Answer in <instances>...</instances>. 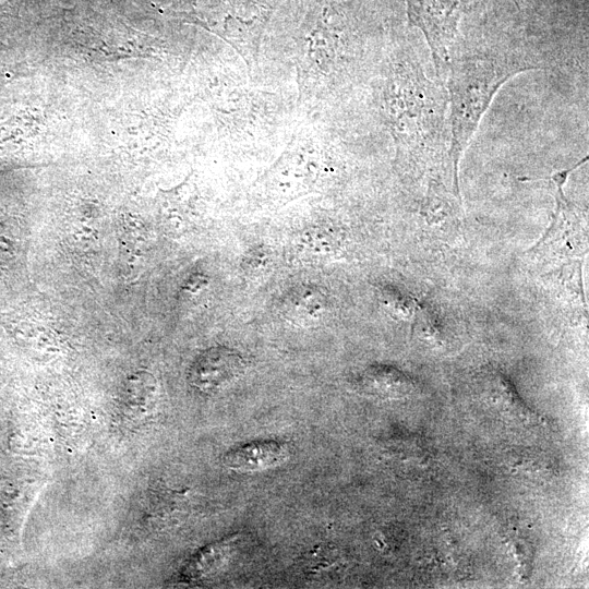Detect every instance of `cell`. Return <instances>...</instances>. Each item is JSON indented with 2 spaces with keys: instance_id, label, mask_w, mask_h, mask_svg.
<instances>
[{
  "instance_id": "cell-10",
  "label": "cell",
  "mask_w": 589,
  "mask_h": 589,
  "mask_svg": "<svg viewBox=\"0 0 589 589\" xmlns=\"http://www.w3.org/2000/svg\"><path fill=\"white\" fill-rule=\"evenodd\" d=\"M484 389L489 399L501 411L518 419L531 418L529 409L521 401L513 385L500 373H489L484 378Z\"/></svg>"
},
{
  "instance_id": "cell-2",
  "label": "cell",
  "mask_w": 589,
  "mask_h": 589,
  "mask_svg": "<svg viewBox=\"0 0 589 589\" xmlns=\"http://www.w3.org/2000/svg\"><path fill=\"white\" fill-rule=\"evenodd\" d=\"M436 88L412 63L396 62L383 92L392 133L401 148L431 151L442 134L443 112Z\"/></svg>"
},
{
  "instance_id": "cell-3",
  "label": "cell",
  "mask_w": 589,
  "mask_h": 589,
  "mask_svg": "<svg viewBox=\"0 0 589 589\" xmlns=\"http://www.w3.org/2000/svg\"><path fill=\"white\" fill-rule=\"evenodd\" d=\"M281 0H215L201 23L226 40L247 65L257 61L265 29Z\"/></svg>"
},
{
  "instance_id": "cell-1",
  "label": "cell",
  "mask_w": 589,
  "mask_h": 589,
  "mask_svg": "<svg viewBox=\"0 0 589 589\" xmlns=\"http://www.w3.org/2000/svg\"><path fill=\"white\" fill-rule=\"evenodd\" d=\"M533 63L496 48H474L449 56L446 65L450 137L448 157L458 181V164L495 94Z\"/></svg>"
},
{
  "instance_id": "cell-8",
  "label": "cell",
  "mask_w": 589,
  "mask_h": 589,
  "mask_svg": "<svg viewBox=\"0 0 589 589\" xmlns=\"http://www.w3.org/2000/svg\"><path fill=\"white\" fill-rule=\"evenodd\" d=\"M327 301L323 292L312 286H300L289 291L281 303L284 317L300 326H314L323 321Z\"/></svg>"
},
{
  "instance_id": "cell-9",
  "label": "cell",
  "mask_w": 589,
  "mask_h": 589,
  "mask_svg": "<svg viewBox=\"0 0 589 589\" xmlns=\"http://www.w3.org/2000/svg\"><path fill=\"white\" fill-rule=\"evenodd\" d=\"M361 388L381 398H401L413 389L412 381L401 371L388 365H373L360 376Z\"/></svg>"
},
{
  "instance_id": "cell-5",
  "label": "cell",
  "mask_w": 589,
  "mask_h": 589,
  "mask_svg": "<svg viewBox=\"0 0 589 589\" xmlns=\"http://www.w3.org/2000/svg\"><path fill=\"white\" fill-rule=\"evenodd\" d=\"M585 160L587 157L573 168L557 171L549 178L554 187L556 209L551 226L534 247V251L544 252L548 249L552 253L572 255L586 249L587 226L584 213L573 205L563 192L568 173Z\"/></svg>"
},
{
  "instance_id": "cell-4",
  "label": "cell",
  "mask_w": 589,
  "mask_h": 589,
  "mask_svg": "<svg viewBox=\"0 0 589 589\" xmlns=\"http://www.w3.org/2000/svg\"><path fill=\"white\" fill-rule=\"evenodd\" d=\"M480 0H406L409 24L431 49L436 70L447 65L462 14Z\"/></svg>"
},
{
  "instance_id": "cell-11",
  "label": "cell",
  "mask_w": 589,
  "mask_h": 589,
  "mask_svg": "<svg viewBox=\"0 0 589 589\" xmlns=\"http://www.w3.org/2000/svg\"><path fill=\"white\" fill-rule=\"evenodd\" d=\"M508 466L516 474L533 480L550 479L556 471L553 458L548 453L536 449L514 453L508 460Z\"/></svg>"
},
{
  "instance_id": "cell-12",
  "label": "cell",
  "mask_w": 589,
  "mask_h": 589,
  "mask_svg": "<svg viewBox=\"0 0 589 589\" xmlns=\"http://www.w3.org/2000/svg\"><path fill=\"white\" fill-rule=\"evenodd\" d=\"M232 544V540H224L206 546L191 561L188 574L191 577L200 578L216 572L227 560Z\"/></svg>"
},
{
  "instance_id": "cell-7",
  "label": "cell",
  "mask_w": 589,
  "mask_h": 589,
  "mask_svg": "<svg viewBox=\"0 0 589 589\" xmlns=\"http://www.w3.org/2000/svg\"><path fill=\"white\" fill-rule=\"evenodd\" d=\"M288 458L286 444L272 440L253 441L228 452L224 465L237 472H255L276 468Z\"/></svg>"
},
{
  "instance_id": "cell-6",
  "label": "cell",
  "mask_w": 589,
  "mask_h": 589,
  "mask_svg": "<svg viewBox=\"0 0 589 589\" xmlns=\"http://www.w3.org/2000/svg\"><path fill=\"white\" fill-rule=\"evenodd\" d=\"M243 358L229 348L204 351L190 370L192 385L203 392H216L233 383L244 371Z\"/></svg>"
}]
</instances>
